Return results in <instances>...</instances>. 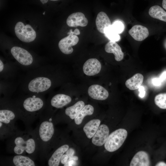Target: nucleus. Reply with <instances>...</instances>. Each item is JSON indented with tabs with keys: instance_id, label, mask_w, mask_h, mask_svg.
<instances>
[{
	"instance_id": "a878e982",
	"label": "nucleus",
	"mask_w": 166,
	"mask_h": 166,
	"mask_svg": "<svg viewBox=\"0 0 166 166\" xmlns=\"http://www.w3.org/2000/svg\"><path fill=\"white\" fill-rule=\"evenodd\" d=\"M105 36L110 41L117 42L120 39V37L112 28L111 26L106 28L104 33Z\"/></svg>"
},
{
	"instance_id": "c9c22d12",
	"label": "nucleus",
	"mask_w": 166,
	"mask_h": 166,
	"mask_svg": "<svg viewBox=\"0 0 166 166\" xmlns=\"http://www.w3.org/2000/svg\"><path fill=\"white\" fill-rule=\"evenodd\" d=\"M73 32H74V34H75L76 35H79L80 34V32L79 30L77 28L76 29L74 30V31H73Z\"/></svg>"
},
{
	"instance_id": "1a4fd4ad",
	"label": "nucleus",
	"mask_w": 166,
	"mask_h": 166,
	"mask_svg": "<svg viewBox=\"0 0 166 166\" xmlns=\"http://www.w3.org/2000/svg\"><path fill=\"white\" fill-rule=\"evenodd\" d=\"M66 23L71 27H85L87 25L88 21L83 13L78 12L70 14L67 19Z\"/></svg>"
},
{
	"instance_id": "79ce46f5",
	"label": "nucleus",
	"mask_w": 166,
	"mask_h": 166,
	"mask_svg": "<svg viewBox=\"0 0 166 166\" xmlns=\"http://www.w3.org/2000/svg\"><path fill=\"white\" fill-rule=\"evenodd\" d=\"M45 14V12H44V13H43V15H44V14Z\"/></svg>"
},
{
	"instance_id": "a211bd4d",
	"label": "nucleus",
	"mask_w": 166,
	"mask_h": 166,
	"mask_svg": "<svg viewBox=\"0 0 166 166\" xmlns=\"http://www.w3.org/2000/svg\"><path fill=\"white\" fill-rule=\"evenodd\" d=\"M71 98L69 96L59 94L54 96L51 100V105L56 108H61L71 102Z\"/></svg>"
},
{
	"instance_id": "39448f33",
	"label": "nucleus",
	"mask_w": 166,
	"mask_h": 166,
	"mask_svg": "<svg viewBox=\"0 0 166 166\" xmlns=\"http://www.w3.org/2000/svg\"><path fill=\"white\" fill-rule=\"evenodd\" d=\"M11 52L14 58L20 64L28 65L32 64L33 58L31 54L26 49L18 46L13 47Z\"/></svg>"
},
{
	"instance_id": "c756f323",
	"label": "nucleus",
	"mask_w": 166,
	"mask_h": 166,
	"mask_svg": "<svg viewBox=\"0 0 166 166\" xmlns=\"http://www.w3.org/2000/svg\"><path fill=\"white\" fill-rule=\"evenodd\" d=\"M157 79L159 82L161 84L166 79V71L164 72Z\"/></svg>"
},
{
	"instance_id": "aec40b11",
	"label": "nucleus",
	"mask_w": 166,
	"mask_h": 166,
	"mask_svg": "<svg viewBox=\"0 0 166 166\" xmlns=\"http://www.w3.org/2000/svg\"><path fill=\"white\" fill-rule=\"evenodd\" d=\"M144 79L143 75L137 73L127 80L125 83L126 87L130 90L136 89L141 86Z\"/></svg>"
},
{
	"instance_id": "c85d7f7f",
	"label": "nucleus",
	"mask_w": 166,
	"mask_h": 166,
	"mask_svg": "<svg viewBox=\"0 0 166 166\" xmlns=\"http://www.w3.org/2000/svg\"><path fill=\"white\" fill-rule=\"evenodd\" d=\"M139 92V96L141 98L143 97L145 95V91L144 87L142 86H140L138 88Z\"/></svg>"
},
{
	"instance_id": "412c9836",
	"label": "nucleus",
	"mask_w": 166,
	"mask_h": 166,
	"mask_svg": "<svg viewBox=\"0 0 166 166\" xmlns=\"http://www.w3.org/2000/svg\"><path fill=\"white\" fill-rule=\"evenodd\" d=\"M148 14L153 18L166 22V12L159 6H151L149 10Z\"/></svg>"
},
{
	"instance_id": "473e14b6",
	"label": "nucleus",
	"mask_w": 166,
	"mask_h": 166,
	"mask_svg": "<svg viewBox=\"0 0 166 166\" xmlns=\"http://www.w3.org/2000/svg\"><path fill=\"white\" fill-rule=\"evenodd\" d=\"M69 157L67 154L63 155L62 156L61 159V161L63 164H65L68 161Z\"/></svg>"
},
{
	"instance_id": "ea45409f",
	"label": "nucleus",
	"mask_w": 166,
	"mask_h": 166,
	"mask_svg": "<svg viewBox=\"0 0 166 166\" xmlns=\"http://www.w3.org/2000/svg\"><path fill=\"white\" fill-rule=\"evenodd\" d=\"M52 121V118H50L49 119V121Z\"/></svg>"
},
{
	"instance_id": "f257e3e1",
	"label": "nucleus",
	"mask_w": 166,
	"mask_h": 166,
	"mask_svg": "<svg viewBox=\"0 0 166 166\" xmlns=\"http://www.w3.org/2000/svg\"><path fill=\"white\" fill-rule=\"evenodd\" d=\"M127 132L123 128L118 129L109 136L104 144L106 150L110 152L118 149L123 144L127 136Z\"/></svg>"
},
{
	"instance_id": "423d86ee",
	"label": "nucleus",
	"mask_w": 166,
	"mask_h": 166,
	"mask_svg": "<svg viewBox=\"0 0 166 166\" xmlns=\"http://www.w3.org/2000/svg\"><path fill=\"white\" fill-rule=\"evenodd\" d=\"M51 84V81L45 77H38L31 80L28 85L29 90L33 92H41L48 89Z\"/></svg>"
},
{
	"instance_id": "cd10ccee",
	"label": "nucleus",
	"mask_w": 166,
	"mask_h": 166,
	"mask_svg": "<svg viewBox=\"0 0 166 166\" xmlns=\"http://www.w3.org/2000/svg\"><path fill=\"white\" fill-rule=\"evenodd\" d=\"M111 26L113 30L118 34L122 33L124 29V26L123 22L120 21H114Z\"/></svg>"
},
{
	"instance_id": "2eb2a0df",
	"label": "nucleus",
	"mask_w": 166,
	"mask_h": 166,
	"mask_svg": "<svg viewBox=\"0 0 166 166\" xmlns=\"http://www.w3.org/2000/svg\"><path fill=\"white\" fill-rule=\"evenodd\" d=\"M105 49L107 53H113L115 60L117 61H121L123 58L124 53L120 46L116 42L109 41L105 45Z\"/></svg>"
},
{
	"instance_id": "6ab92c4d",
	"label": "nucleus",
	"mask_w": 166,
	"mask_h": 166,
	"mask_svg": "<svg viewBox=\"0 0 166 166\" xmlns=\"http://www.w3.org/2000/svg\"><path fill=\"white\" fill-rule=\"evenodd\" d=\"M101 123L100 120L93 119L87 123L83 127V130L88 138H92L97 131Z\"/></svg>"
},
{
	"instance_id": "0eeeda50",
	"label": "nucleus",
	"mask_w": 166,
	"mask_h": 166,
	"mask_svg": "<svg viewBox=\"0 0 166 166\" xmlns=\"http://www.w3.org/2000/svg\"><path fill=\"white\" fill-rule=\"evenodd\" d=\"M109 129L106 125H100L96 133L92 137V142L97 146H101L105 144L109 136Z\"/></svg>"
},
{
	"instance_id": "2f4dec72",
	"label": "nucleus",
	"mask_w": 166,
	"mask_h": 166,
	"mask_svg": "<svg viewBox=\"0 0 166 166\" xmlns=\"http://www.w3.org/2000/svg\"><path fill=\"white\" fill-rule=\"evenodd\" d=\"M77 164L76 161L73 160H68L67 162L64 165V166H76Z\"/></svg>"
},
{
	"instance_id": "4c0bfd02",
	"label": "nucleus",
	"mask_w": 166,
	"mask_h": 166,
	"mask_svg": "<svg viewBox=\"0 0 166 166\" xmlns=\"http://www.w3.org/2000/svg\"><path fill=\"white\" fill-rule=\"evenodd\" d=\"M4 65L1 60H0V72L2 71L3 69Z\"/></svg>"
},
{
	"instance_id": "a19ab883",
	"label": "nucleus",
	"mask_w": 166,
	"mask_h": 166,
	"mask_svg": "<svg viewBox=\"0 0 166 166\" xmlns=\"http://www.w3.org/2000/svg\"><path fill=\"white\" fill-rule=\"evenodd\" d=\"M0 127H1L2 125V123H1V122H0Z\"/></svg>"
},
{
	"instance_id": "72a5a7b5",
	"label": "nucleus",
	"mask_w": 166,
	"mask_h": 166,
	"mask_svg": "<svg viewBox=\"0 0 166 166\" xmlns=\"http://www.w3.org/2000/svg\"><path fill=\"white\" fill-rule=\"evenodd\" d=\"M155 166H166V163L163 161H160Z\"/></svg>"
},
{
	"instance_id": "4be33fe9",
	"label": "nucleus",
	"mask_w": 166,
	"mask_h": 166,
	"mask_svg": "<svg viewBox=\"0 0 166 166\" xmlns=\"http://www.w3.org/2000/svg\"><path fill=\"white\" fill-rule=\"evenodd\" d=\"M84 106L85 103L83 101H79L73 105L67 108L65 110V113L71 119H74Z\"/></svg>"
},
{
	"instance_id": "7c9ffc66",
	"label": "nucleus",
	"mask_w": 166,
	"mask_h": 166,
	"mask_svg": "<svg viewBox=\"0 0 166 166\" xmlns=\"http://www.w3.org/2000/svg\"><path fill=\"white\" fill-rule=\"evenodd\" d=\"M75 153L74 150L72 148H69L66 151V154L69 157V158L73 156Z\"/></svg>"
},
{
	"instance_id": "ddd939ff",
	"label": "nucleus",
	"mask_w": 166,
	"mask_h": 166,
	"mask_svg": "<svg viewBox=\"0 0 166 166\" xmlns=\"http://www.w3.org/2000/svg\"><path fill=\"white\" fill-rule=\"evenodd\" d=\"M150 161L148 154L144 151L137 152L132 159L130 164V166H148Z\"/></svg>"
},
{
	"instance_id": "dca6fc26",
	"label": "nucleus",
	"mask_w": 166,
	"mask_h": 166,
	"mask_svg": "<svg viewBox=\"0 0 166 166\" xmlns=\"http://www.w3.org/2000/svg\"><path fill=\"white\" fill-rule=\"evenodd\" d=\"M43 105V101L41 99L33 97L26 99L23 104L25 109L29 112L38 110L42 107Z\"/></svg>"
},
{
	"instance_id": "e433bc0d",
	"label": "nucleus",
	"mask_w": 166,
	"mask_h": 166,
	"mask_svg": "<svg viewBox=\"0 0 166 166\" xmlns=\"http://www.w3.org/2000/svg\"><path fill=\"white\" fill-rule=\"evenodd\" d=\"M162 6L163 8L166 10V0H163Z\"/></svg>"
},
{
	"instance_id": "9d476101",
	"label": "nucleus",
	"mask_w": 166,
	"mask_h": 166,
	"mask_svg": "<svg viewBox=\"0 0 166 166\" xmlns=\"http://www.w3.org/2000/svg\"><path fill=\"white\" fill-rule=\"evenodd\" d=\"M88 92L90 97L97 100H105L109 96L107 90L101 86L98 85H91L89 87Z\"/></svg>"
},
{
	"instance_id": "58836bf2",
	"label": "nucleus",
	"mask_w": 166,
	"mask_h": 166,
	"mask_svg": "<svg viewBox=\"0 0 166 166\" xmlns=\"http://www.w3.org/2000/svg\"><path fill=\"white\" fill-rule=\"evenodd\" d=\"M51 1H56L59 0H49ZM41 2L43 4H45L48 2V0H40Z\"/></svg>"
},
{
	"instance_id": "b1692460",
	"label": "nucleus",
	"mask_w": 166,
	"mask_h": 166,
	"mask_svg": "<svg viewBox=\"0 0 166 166\" xmlns=\"http://www.w3.org/2000/svg\"><path fill=\"white\" fill-rule=\"evenodd\" d=\"M13 162L16 166H34V162L28 157L21 155L14 156Z\"/></svg>"
},
{
	"instance_id": "6e6552de",
	"label": "nucleus",
	"mask_w": 166,
	"mask_h": 166,
	"mask_svg": "<svg viewBox=\"0 0 166 166\" xmlns=\"http://www.w3.org/2000/svg\"><path fill=\"white\" fill-rule=\"evenodd\" d=\"M100 62L97 59H89L84 64L83 69L84 73L87 76H91L99 73L101 69Z\"/></svg>"
},
{
	"instance_id": "f3484780",
	"label": "nucleus",
	"mask_w": 166,
	"mask_h": 166,
	"mask_svg": "<svg viewBox=\"0 0 166 166\" xmlns=\"http://www.w3.org/2000/svg\"><path fill=\"white\" fill-rule=\"evenodd\" d=\"M69 148V145L65 144L57 148L49 160L48 162L49 166H58L62 156L65 152H66Z\"/></svg>"
},
{
	"instance_id": "5701e85b",
	"label": "nucleus",
	"mask_w": 166,
	"mask_h": 166,
	"mask_svg": "<svg viewBox=\"0 0 166 166\" xmlns=\"http://www.w3.org/2000/svg\"><path fill=\"white\" fill-rule=\"evenodd\" d=\"M94 110L93 107L90 105L84 106L75 118V124L77 125L80 124L85 117L92 115L93 113Z\"/></svg>"
},
{
	"instance_id": "f03ea898",
	"label": "nucleus",
	"mask_w": 166,
	"mask_h": 166,
	"mask_svg": "<svg viewBox=\"0 0 166 166\" xmlns=\"http://www.w3.org/2000/svg\"><path fill=\"white\" fill-rule=\"evenodd\" d=\"M14 30L17 37L22 42H30L36 38V32L29 25H25L22 22H19L16 23Z\"/></svg>"
},
{
	"instance_id": "393cba45",
	"label": "nucleus",
	"mask_w": 166,
	"mask_h": 166,
	"mask_svg": "<svg viewBox=\"0 0 166 166\" xmlns=\"http://www.w3.org/2000/svg\"><path fill=\"white\" fill-rule=\"evenodd\" d=\"M15 117V115L11 111L8 110L0 111V121L5 123H10Z\"/></svg>"
},
{
	"instance_id": "20e7f679",
	"label": "nucleus",
	"mask_w": 166,
	"mask_h": 166,
	"mask_svg": "<svg viewBox=\"0 0 166 166\" xmlns=\"http://www.w3.org/2000/svg\"><path fill=\"white\" fill-rule=\"evenodd\" d=\"M14 143L16 146L14 148V151L17 154H21L25 150L28 153L31 154L35 150V142L32 139L25 141L22 138L18 137L15 139Z\"/></svg>"
},
{
	"instance_id": "f704fd0d",
	"label": "nucleus",
	"mask_w": 166,
	"mask_h": 166,
	"mask_svg": "<svg viewBox=\"0 0 166 166\" xmlns=\"http://www.w3.org/2000/svg\"><path fill=\"white\" fill-rule=\"evenodd\" d=\"M78 160V157L76 156H73L69 158L68 160H73L76 161Z\"/></svg>"
},
{
	"instance_id": "7ed1b4c3",
	"label": "nucleus",
	"mask_w": 166,
	"mask_h": 166,
	"mask_svg": "<svg viewBox=\"0 0 166 166\" xmlns=\"http://www.w3.org/2000/svg\"><path fill=\"white\" fill-rule=\"evenodd\" d=\"M68 36L62 39L58 43V47L63 53L69 54L73 51L72 46L76 45L79 41L78 37L74 34L73 32L71 30L68 33Z\"/></svg>"
},
{
	"instance_id": "4468645a",
	"label": "nucleus",
	"mask_w": 166,
	"mask_h": 166,
	"mask_svg": "<svg viewBox=\"0 0 166 166\" xmlns=\"http://www.w3.org/2000/svg\"><path fill=\"white\" fill-rule=\"evenodd\" d=\"M96 25L97 30L101 33L104 34L106 28L112 24L107 14L103 12H100L96 19Z\"/></svg>"
},
{
	"instance_id": "bb28decb",
	"label": "nucleus",
	"mask_w": 166,
	"mask_h": 166,
	"mask_svg": "<svg viewBox=\"0 0 166 166\" xmlns=\"http://www.w3.org/2000/svg\"><path fill=\"white\" fill-rule=\"evenodd\" d=\"M156 105L159 108L166 109V93H162L156 95L154 98Z\"/></svg>"
},
{
	"instance_id": "f8f14e48",
	"label": "nucleus",
	"mask_w": 166,
	"mask_h": 166,
	"mask_svg": "<svg viewBox=\"0 0 166 166\" xmlns=\"http://www.w3.org/2000/svg\"><path fill=\"white\" fill-rule=\"evenodd\" d=\"M54 132L53 124L47 121L43 122L41 124L39 134L41 139L44 141H47L52 137Z\"/></svg>"
},
{
	"instance_id": "9b49d317",
	"label": "nucleus",
	"mask_w": 166,
	"mask_h": 166,
	"mask_svg": "<svg viewBox=\"0 0 166 166\" xmlns=\"http://www.w3.org/2000/svg\"><path fill=\"white\" fill-rule=\"evenodd\" d=\"M129 34L135 40L141 41L145 39L148 36L149 32L146 27L140 25L133 26L128 31Z\"/></svg>"
}]
</instances>
